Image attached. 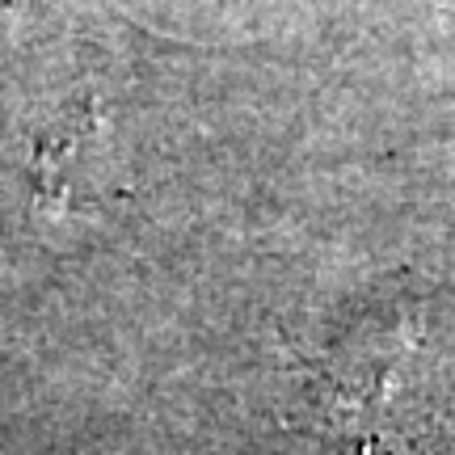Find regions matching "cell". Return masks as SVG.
Listing matches in <instances>:
<instances>
[{
    "instance_id": "cell-1",
    "label": "cell",
    "mask_w": 455,
    "mask_h": 455,
    "mask_svg": "<svg viewBox=\"0 0 455 455\" xmlns=\"http://www.w3.org/2000/svg\"><path fill=\"white\" fill-rule=\"evenodd\" d=\"M329 455H435L455 435V295H418L375 312L312 384Z\"/></svg>"
}]
</instances>
